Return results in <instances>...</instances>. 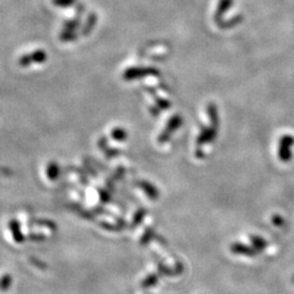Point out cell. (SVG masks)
Wrapping results in <instances>:
<instances>
[{
	"mask_svg": "<svg viewBox=\"0 0 294 294\" xmlns=\"http://www.w3.org/2000/svg\"><path fill=\"white\" fill-rule=\"evenodd\" d=\"M207 110H208L209 119H211V127L204 128L201 131V134L198 137V152H200L201 147H203L205 144L213 142L214 138L217 135V131H218L219 118H218V113H217L216 106L214 104H209Z\"/></svg>",
	"mask_w": 294,
	"mask_h": 294,
	"instance_id": "6da1fadb",
	"label": "cell"
},
{
	"mask_svg": "<svg viewBox=\"0 0 294 294\" xmlns=\"http://www.w3.org/2000/svg\"><path fill=\"white\" fill-rule=\"evenodd\" d=\"M294 145V137L285 134L280 137L278 145V156L282 163H288L292 158V147Z\"/></svg>",
	"mask_w": 294,
	"mask_h": 294,
	"instance_id": "7a4b0ae2",
	"label": "cell"
},
{
	"mask_svg": "<svg viewBox=\"0 0 294 294\" xmlns=\"http://www.w3.org/2000/svg\"><path fill=\"white\" fill-rule=\"evenodd\" d=\"M230 251L235 255H242V256H248V257H255L258 255V252L253 247H250V245L240 243V242H235L231 244Z\"/></svg>",
	"mask_w": 294,
	"mask_h": 294,
	"instance_id": "3957f363",
	"label": "cell"
},
{
	"mask_svg": "<svg viewBox=\"0 0 294 294\" xmlns=\"http://www.w3.org/2000/svg\"><path fill=\"white\" fill-rule=\"evenodd\" d=\"M250 240L252 243V247H253L258 252V253H260V252L265 251L268 247V242L266 241L265 239H263V237L260 235H251Z\"/></svg>",
	"mask_w": 294,
	"mask_h": 294,
	"instance_id": "277c9868",
	"label": "cell"
},
{
	"mask_svg": "<svg viewBox=\"0 0 294 294\" xmlns=\"http://www.w3.org/2000/svg\"><path fill=\"white\" fill-rule=\"evenodd\" d=\"M156 282H157V276L156 275H151V276H149L144 280L143 286H144V288H147V286H152V285L155 284Z\"/></svg>",
	"mask_w": 294,
	"mask_h": 294,
	"instance_id": "5b68a950",
	"label": "cell"
},
{
	"mask_svg": "<svg viewBox=\"0 0 294 294\" xmlns=\"http://www.w3.org/2000/svg\"><path fill=\"white\" fill-rule=\"evenodd\" d=\"M272 222H274L276 226L279 227V226H282L283 225V219L280 216H275L274 218H272Z\"/></svg>",
	"mask_w": 294,
	"mask_h": 294,
	"instance_id": "8992f818",
	"label": "cell"
},
{
	"mask_svg": "<svg viewBox=\"0 0 294 294\" xmlns=\"http://www.w3.org/2000/svg\"><path fill=\"white\" fill-rule=\"evenodd\" d=\"M293 283H294V276H293Z\"/></svg>",
	"mask_w": 294,
	"mask_h": 294,
	"instance_id": "52a82bcc",
	"label": "cell"
}]
</instances>
